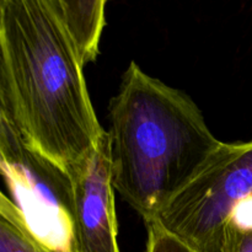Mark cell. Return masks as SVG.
Returning <instances> with one entry per match:
<instances>
[{
	"label": "cell",
	"instance_id": "cell-7",
	"mask_svg": "<svg viewBox=\"0 0 252 252\" xmlns=\"http://www.w3.org/2000/svg\"><path fill=\"white\" fill-rule=\"evenodd\" d=\"M0 252H53L30 231L10 197L0 194Z\"/></svg>",
	"mask_w": 252,
	"mask_h": 252
},
{
	"label": "cell",
	"instance_id": "cell-1",
	"mask_svg": "<svg viewBox=\"0 0 252 252\" xmlns=\"http://www.w3.org/2000/svg\"><path fill=\"white\" fill-rule=\"evenodd\" d=\"M0 112L73 177L103 129L76 44L51 0H0Z\"/></svg>",
	"mask_w": 252,
	"mask_h": 252
},
{
	"label": "cell",
	"instance_id": "cell-4",
	"mask_svg": "<svg viewBox=\"0 0 252 252\" xmlns=\"http://www.w3.org/2000/svg\"><path fill=\"white\" fill-rule=\"evenodd\" d=\"M252 196V140L220 143L155 220L199 252H220L229 216Z\"/></svg>",
	"mask_w": 252,
	"mask_h": 252
},
{
	"label": "cell",
	"instance_id": "cell-2",
	"mask_svg": "<svg viewBox=\"0 0 252 252\" xmlns=\"http://www.w3.org/2000/svg\"><path fill=\"white\" fill-rule=\"evenodd\" d=\"M115 191L155 220L220 145L194 101L130 62L110 102Z\"/></svg>",
	"mask_w": 252,
	"mask_h": 252
},
{
	"label": "cell",
	"instance_id": "cell-9",
	"mask_svg": "<svg viewBox=\"0 0 252 252\" xmlns=\"http://www.w3.org/2000/svg\"><path fill=\"white\" fill-rule=\"evenodd\" d=\"M220 252H252V230L226 224Z\"/></svg>",
	"mask_w": 252,
	"mask_h": 252
},
{
	"label": "cell",
	"instance_id": "cell-3",
	"mask_svg": "<svg viewBox=\"0 0 252 252\" xmlns=\"http://www.w3.org/2000/svg\"><path fill=\"white\" fill-rule=\"evenodd\" d=\"M0 169L34 238L53 252L74 249V179L31 147L11 118L0 112Z\"/></svg>",
	"mask_w": 252,
	"mask_h": 252
},
{
	"label": "cell",
	"instance_id": "cell-5",
	"mask_svg": "<svg viewBox=\"0 0 252 252\" xmlns=\"http://www.w3.org/2000/svg\"><path fill=\"white\" fill-rule=\"evenodd\" d=\"M73 179L75 252H121L107 130Z\"/></svg>",
	"mask_w": 252,
	"mask_h": 252
},
{
	"label": "cell",
	"instance_id": "cell-10",
	"mask_svg": "<svg viewBox=\"0 0 252 252\" xmlns=\"http://www.w3.org/2000/svg\"><path fill=\"white\" fill-rule=\"evenodd\" d=\"M228 223L240 229L252 230V196L246 197L236 203L229 216Z\"/></svg>",
	"mask_w": 252,
	"mask_h": 252
},
{
	"label": "cell",
	"instance_id": "cell-8",
	"mask_svg": "<svg viewBox=\"0 0 252 252\" xmlns=\"http://www.w3.org/2000/svg\"><path fill=\"white\" fill-rule=\"evenodd\" d=\"M145 225L148 230L147 252H199L165 229L158 220L149 221Z\"/></svg>",
	"mask_w": 252,
	"mask_h": 252
},
{
	"label": "cell",
	"instance_id": "cell-6",
	"mask_svg": "<svg viewBox=\"0 0 252 252\" xmlns=\"http://www.w3.org/2000/svg\"><path fill=\"white\" fill-rule=\"evenodd\" d=\"M76 44L84 65L100 54L108 0H51Z\"/></svg>",
	"mask_w": 252,
	"mask_h": 252
}]
</instances>
